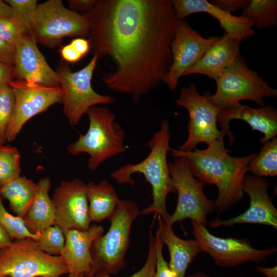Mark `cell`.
<instances>
[{"mask_svg":"<svg viewBox=\"0 0 277 277\" xmlns=\"http://www.w3.org/2000/svg\"><path fill=\"white\" fill-rule=\"evenodd\" d=\"M248 171L254 176L263 177L277 175V138L263 144L260 153L248 166Z\"/></svg>","mask_w":277,"mask_h":277,"instance_id":"27","label":"cell"},{"mask_svg":"<svg viewBox=\"0 0 277 277\" xmlns=\"http://www.w3.org/2000/svg\"><path fill=\"white\" fill-rule=\"evenodd\" d=\"M15 80L47 87H60L57 73L47 62L34 37L26 34L15 47L13 64Z\"/></svg>","mask_w":277,"mask_h":277,"instance_id":"17","label":"cell"},{"mask_svg":"<svg viewBox=\"0 0 277 277\" xmlns=\"http://www.w3.org/2000/svg\"><path fill=\"white\" fill-rule=\"evenodd\" d=\"M219 39L204 37L185 20H180L170 44L172 64L164 80L170 90L176 88L180 78Z\"/></svg>","mask_w":277,"mask_h":277,"instance_id":"14","label":"cell"},{"mask_svg":"<svg viewBox=\"0 0 277 277\" xmlns=\"http://www.w3.org/2000/svg\"><path fill=\"white\" fill-rule=\"evenodd\" d=\"M104 232L102 226L93 224L86 230L71 229L65 234V245L60 256L68 274L90 277L93 266L91 248Z\"/></svg>","mask_w":277,"mask_h":277,"instance_id":"18","label":"cell"},{"mask_svg":"<svg viewBox=\"0 0 277 277\" xmlns=\"http://www.w3.org/2000/svg\"><path fill=\"white\" fill-rule=\"evenodd\" d=\"M240 44L224 33L184 76L201 74L216 80L240 55Z\"/></svg>","mask_w":277,"mask_h":277,"instance_id":"21","label":"cell"},{"mask_svg":"<svg viewBox=\"0 0 277 277\" xmlns=\"http://www.w3.org/2000/svg\"><path fill=\"white\" fill-rule=\"evenodd\" d=\"M11 8L13 17L23 28L28 34L31 16L35 10L38 3L36 0H6L4 1Z\"/></svg>","mask_w":277,"mask_h":277,"instance_id":"32","label":"cell"},{"mask_svg":"<svg viewBox=\"0 0 277 277\" xmlns=\"http://www.w3.org/2000/svg\"><path fill=\"white\" fill-rule=\"evenodd\" d=\"M241 277H244V276H241Z\"/></svg>","mask_w":277,"mask_h":277,"instance_id":"48","label":"cell"},{"mask_svg":"<svg viewBox=\"0 0 277 277\" xmlns=\"http://www.w3.org/2000/svg\"><path fill=\"white\" fill-rule=\"evenodd\" d=\"M84 15L92 53L113 64L100 75L109 89L130 95L137 103L164 82L180 21L172 0H97Z\"/></svg>","mask_w":277,"mask_h":277,"instance_id":"1","label":"cell"},{"mask_svg":"<svg viewBox=\"0 0 277 277\" xmlns=\"http://www.w3.org/2000/svg\"><path fill=\"white\" fill-rule=\"evenodd\" d=\"M14 80L13 65L0 62V87Z\"/></svg>","mask_w":277,"mask_h":277,"instance_id":"40","label":"cell"},{"mask_svg":"<svg viewBox=\"0 0 277 277\" xmlns=\"http://www.w3.org/2000/svg\"><path fill=\"white\" fill-rule=\"evenodd\" d=\"M0 277H8V276L0 275Z\"/></svg>","mask_w":277,"mask_h":277,"instance_id":"46","label":"cell"},{"mask_svg":"<svg viewBox=\"0 0 277 277\" xmlns=\"http://www.w3.org/2000/svg\"><path fill=\"white\" fill-rule=\"evenodd\" d=\"M89 214L91 222H101L109 219L120 202L116 192L106 180L98 183L86 184Z\"/></svg>","mask_w":277,"mask_h":277,"instance_id":"24","label":"cell"},{"mask_svg":"<svg viewBox=\"0 0 277 277\" xmlns=\"http://www.w3.org/2000/svg\"><path fill=\"white\" fill-rule=\"evenodd\" d=\"M157 219L156 231L169 252V268L175 277H186L189 265L201 252L199 245L194 239L185 240L180 238L174 233L172 226L165 223L160 216Z\"/></svg>","mask_w":277,"mask_h":277,"instance_id":"22","label":"cell"},{"mask_svg":"<svg viewBox=\"0 0 277 277\" xmlns=\"http://www.w3.org/2000/svg\"><path fill=\"white\" fill-rule=\"evenodd\" d=\"M175 103L185 108L189 116L187 138L178 150L191 151L199 143H204L208 146L225 137L217 128L219 110L210 103L205 93L203 95L199 93L195 84L182 87Z\"/></svg>","mask_w":277,"mask_h":277,"instance_id":"11","label":"cell"},{"mask_svg":"<svg viewBox=\"0 0 277 277\" xmlns=\"http://www.w3.org/2000/svg\"><path fill=\"white\" fill-rule=\"evenodd\" d=\"M186 277H210V276L204 272H199L197 273H195L194 274H192L186 276Z\"/></svg>","mask_w":277,"mask_h":277,"instance_id":"44","label":"cell"},{"mask_svg":"<svg viewBox=\"0 0 277 277\" xmlns=\"http://www.w3.org/2000/svg\"><path fill=\"white\" fill-rule=\"evenodd\" d=\"M0 17H13L11 8L4 1L1 0H0Z\"/></svg>","mask_w":277,"mask_h":277,"instance_id":"43","label":"cell"},{"mask_svg":"<svg viewBox=\"0 0 277 277\" xmlns=\"http://www.w3.org/2000/svg\"><path fill=\"white\" fill-rule=\"evenodd\" d=\"M156 266V250L155 235L149 231V250L146 262L138 271L128 277H154ZM92 277H111L106 274H98Z\"/></svg>","mask_w":277,"mask_h":277,"instance_id":"35","label":"cell"},{"mask_svg":"<svg viewBox=\"0 0 277 277\" xmlns=\"http://www.w3.org/2000/svg\"><path fill=\"white\" fill-rule=\"evenodd\" d=\"M20 160L16 148L9 145L0 148V187L20 175Z\"/></svg>","mask_w":277,"mask_h":277,"instance_id":"29","label":"cell"},{"mask_svg":"<svg viewBox=\"0 0 277 277\" xmlns=\"http://www.w3.org/2000/svg\"><path fill=\"white\" fill-rule=\"evenodd\" d=\"M51 181L46 177L36 183L33 202L23 220L32 233L40 232L47 227L54 225V209L49 194Z\"/></svg>","mask_w":277,"mask_h":277,"instance_id":"23","label":"cell"},{"mask_svg":"<svg viewBox=\"0 0 277 277\" xmlns=\"http://www.w3.org/2000/svg\"><path fill=\"white\" fill-rule=\"evenodd\" d=\"M211 3L219 8L231 13L240 9L243 10L248 5V0H214L210 1Z\"/></svg>","mask_w":277,"mask_h":277,"instance_id":"37","label":"cell"},{"mask_svg":"<svg viewBox=\"0 0 277 277\" xmlns=\"http://www.w3.org/2000/svg\"><path fill=\"white\" fill-rule=\"evenodd\" d=\"M241 16L247 18L258 30L277 25L276 0H251Z\"/></svg>","mask_w":277,"mask_h":277,"instance_id":"26","label":"cell"},{"mask_svg":"<svg viewBox=\"0 0 277 277\" xmlns=\"http://www.w3.org/2000/svg\"><path fill=\"white\" fill-rule=\"evenodd\" d=\"M154 235L156 250V266L154 277H175L163 256V248L164 244L157 231Z\"/></svg>","mask_w":277,"mask_h":277,"instance_id":"36","label":"cell"},{"mask_svg":"<svg viewBox=\"0 0 277 277\" xmlns=\"http://www.w3.org/2000/svg\"><path fill=\"white\" fill-rule=\"evenodd\" d=\"M97 0H68L69 9L73 12L86 14L94 7Z\"/></svg>","mask_w":277,"mask_h":277,"instance_id":"38","label":"cell"},{"mask_svg":"<svg viewBox=\"0 0 277 277\" xmlns=\"http://www.w3.org/2000/svg\"><path fill=\"white\" fill-rule=\"evenodd\" d=\"M12 242L11 239L0 225V249L7 247Z\"/></svg>","mask_w":277,"mask_h":277,"instance_id":"42","label":"cell"},{"mask_svg":"<svg viewBox=\"0 0 277 277\" xmlns=\"http://www.w3.org/2000/svg\"><path fill=\"white\" fill-rule=\"evenodd\" d=\"M2 146H3V145H0V148H1V147H2Z\"/></svg>","mask_w":277,"mask_h":277,"instance_id":"47","label":"cell"},{"mask_svg":"<svg viewBox=\"0 0 277 277\" xmlns=\"http://www.w3.org/2000/svg\"><path fill=\"white\" fill-rule=\"evenodd\" d=\"M271 184L263 177L246 175L243 190L250 199L249 207L238 216L222 220L215 219L209 222L210 227L231 226L240 224H256L269 226L277 229V210L268 193Z\"/></svg>","mask_w":277,"mask_h":277,"instance_id":"16","label":"cell"},{"mask_svg":"<svg viewBox=\"0 0 277 277\" xmlns=\"http://www.w3.org/2000/svg\"><path fill=\"white\" fill-rule=\"evenodd\" d=\"M256 270L263 274L264 277H277V266L271 267L256 266Z\"/></svg>","mask_w":277,"mask_h":277,"instance_id":"41","label":"cell"},{"mask_svg":"<svg viewBox=\"0 0 277 277\" xmlns=\"http://www.w3.org/2000/svg\"><path fill=\"white\" fill-rule=\"evenodd\" d=\"M86 114L89 122L86 133L80 134L78 139L68 146L67 151L72 155L87 153L88 168L94 171L107 159L126 150L125 133L107 107L93 106Z\"/></svg>","mask_w":277,"mask_h":277,"instance_id":"4","label":"cell"},{"mask_svg":"<svg viewBox=\"0 0 277 277\" xmlns=\"http://www.w3.org/2000/svg\"><path fill=\"white\" fill-rule=\"evenodd\" d=\"M8 85L15 98L13 115L7 136V142H11L30 118L53 104L61 103L62 91L60 86L47 87L25 81L14 80Z\"/></svg>","mask_w":277,"mask_h":277,"instance_id":"13","label":"cell"},{"mask_svg":"<svg viewBox=\"0 0 277 277\" xmlns=\"http://www.w3.org/2000/svg\"><path fill=\"white\" fill-rule=\"evenodd\" d=\"M98 62L93 54L82 69L73 72L70 67L61 62L56 70L62 91L63 113L72 126H76L88 109L95 106L112 104L115 99L95 91L91 86L94 70Z\"/></svg>","mask_w":277,"mask_h":277,"instance_id":"9","label":"cell"},{"mask_svg":"<svg viewBox=\"0 0 277 277\" xmlns=\"http://www.w3.org/2000/svg\"><path fill=\"white\" fill-rule=\"evenodd\" d=\"M15 106L13 92L10 86L0 87V145L7 142L8 131L12 121Z\"/></svg>","mask_w":277,"mask_h":277,"instance_id":"30","label":"cell"},{"mask_svg":"<svg viewBox=\"0 0 277 277\" xmlns=\"http://www.w3.org/2000/svg\"><path fill=\"white\" fill-rule=\"evenodd\" d=\"M233 119L243 120L253 130L264 134V136L260 140L261 144L271 140L277 135V110L272 105H266L254 108L240 103L229 109L219 111L217 122L221 128L220 130L228 136L230 144L234 141V136L229 123Z\"/></svg>","mask_w":277,"mask_h":277,"instance_id":"20","label":"cell"},{"mask_svg":"<svg viewBox=\"0 0 277 277\" xmlns=\"http://www.w3.org/2000/svg\"><path fill=\"white\" fill-rule=\"evenodd\" d=\"M15 49L0 36V62L13 65Z\"/></svg>","mask_w":277,"mask_h":277,"instance_id":"39","label":"cell"},{"mask_svg":"<svg viewBox=\"0 0 277 277\" xmlns=\"http://www.w3.org/2000/svg\"><path fill=\"white\" fill-rule=\"evenodd\" d=\"M215 81V93L205 94L219 111L231 108L239 104L240 101L246 100L261 107L264 105V97L277 96V90L269 86L255 71L250 69L240 55Z\"/></svg>","mask_w":277,"mask_h":277,"instance_id":"6","label":"cell"},{"mask_svg":"<svg viewBox=\"0 0 277 277\" xmlns=\"http://www.w3.org/2000/svg\"><path fill=\"white\" fill-rule=\"evenodd\" d=\"M168 166L177 201L175 211L165 223L173 226L177 222L189 219L206 227L207 216L215 208L214 201L204 192L206 185L194 175L184 158L175 157Z\"/></svg>","mask_w":277,"mask_h":277,"instance_id":"10","label":"cell"},{"mask_svg":"<svg viewBox=\"0 0 277 277\" xmlns=\"http://www.w3.org/2000/svg\"><path fill=\"white\" fill-rule=\"evenodd\" d=\"M36 183L24 176H18L0 187V195L9 202L17 216L24 218L34 199Z\"/></svg>","mask_w":277,"mask_h":277,"instance_id":"25","label":"cell"},{"mask_svg":"<svg viewBox=\"0 0 277 277\" xmlns=\"http://www.w3.org/2000/svg\"><path fill=\"white\" fill-rule=\"evenodd\" d=\"M36 241L39 249L52 255H60L64 247L65 234L62 229L56 225L47 227L40 232Z\"/></svg>","mask_w":277,"mask_h":277,"instance_id":"31","label":"cell"},{"mask_svg":"<svg viewBox=\"0 0 277 277\" xmlns=\"http://www.w3.org/2000/svg\"><path fill=\"white\" fill-rule=\"evenodd\" d=\"M191 222L192 234L201 251L208 253L220 267L231 268L248 262L260 263L277 251L274 246L254 248L246 239L215 236L205 226L194 221Z\"/></svg>","mask_w":277,"mask_h":277,"instance_id":"12","label":"cell"},{"mask_svg":"<svg viewBox=\"0 0 277 277\" xmlns=\"http://www.w3.org/2000/svg\"><path fill=\"white\" fill-rule=\"evenodd\" d=\"M170 124L163 120L160 129L148 142L150 149L148 155L141 162L128 164L113 171L111 177L117 183L134 186L135 182L131 176L135 173L142 174L152 188V202L141 211V214L154 213L160 216L165 222L170 216L166 207V199L170 193H175L170 176L167 154L172 148L169 145Z\"/></svg>","mask_w":277,"mask_h":277,"instance_id":"3","label":"cell"},{"mask_svg":"<svg viewBox=\"0 0 277 277\" xmlns=\"http://www.w3.org/2000/svg\"><path fill=\"white\" fill-rule=\"evenodd\" d=\"M66 277H85V276H82V275H73L68 274V275Z\"/></svg>","mask_w":277,"mask_h":277,"instance_id":"45","label":"cell"},{"mask_svg":"<svg viewBox=\"0 0 277 277\" xmlns=\"http://www.w3.org/2000/svg\"><path fill=\"white\" fill-rule=\"evenodd\" d=\"M221 137L204 149L195 148L182 151L172 148L173 157H183L194 175L206 184L215 185L218 190L214 201L218 214L231 209L244 196L243 182L248 171V166L255 155L233 157L224 146Z\"/></svg>","mask_w":277,"mask_h":277,"instance_id":"2","label":"cell"},{"mask_svg":"<svg viewBox=\"0 0 277 277\" xmlns=\"http://www.w3.org/2000/svg\"><path fill=\"white\" fill-rule=\"evenodd\" d=\"M140 214L141 211L135 201L120 200L108 219L110 226L108 231L92 245L93 266L90 277L115 274L125 268V258L130 243L132 225Z\"/></svg>","mask_w":277,"mask_h":277,"instance_id":"5","label":"cell"},{"mask_svg":"<svg viewBox=\"0 0 277 277\" xmlns=\"http://www.w3.org/2000/svg\"><path fill=\"white\" fill-rule=\"evenodd\" d=\"M60 255L44 252L36 241L14 240L0 249V275L8 277H61L68 274Z\"/></svg>","mask_w":277,"mask_h":277,"instance_id":"8","label":"cell"},{"mask_svg":"<svg viewBox=\"0 0 277 277\" xmlns=\"http://www.w3.org/2000/svg\"><path fill=\"white\" fill-rule=\"evenodd\" d=\"M0 225L6 231L11 240L31 239L37 241L39 232L34 233L27 228L23 218L13 215L5 208L0 195Z\"/></svg>","mask_w":277,"mask_h":277,"instance_id":"28","label":"cell"},{"mask_svg":"<svg viewBox=\"0 0 277 277\" xmlns=\"http://www.w3.org/2000/svg\"><path fill=\"white\" fill-rule=\"evenodd\" d=\"M27 34L22 26L13 17H0V36L15 49Z\"/></svg>","mask_w":277,"mask_h":277,"instance_id":"33","label":"cell"},{"mask_svg":"<svg viewBox=\"0 0 277 277\" xmlns=\"http://www.w3.org/2000/svg\"><path fill=\"white\" fill-rule=\"evenodd\" d=\"M90 50L88 38L77 37L63 46L60 53L62 58L69 63H75L82 59Z\"/></svg>","mask_w":277,"mask_h":277,"instance_id":"34","label":"cell"},{"mask_svg":"<svg viewBox=\"0 0 277 277\" xmlns=\"http://www.w3.org/2000/svg\"><path fill=\"white\" fill-rule=\"evenodd\" d=\"M89 30L85 15L67 9L61 0H49L38 4L31 16L28 34L37 43L52 48L65 37L88 38Z\"/></svg>","mask_w":277,"mask_h":277,"instance_id":"7","label":"cell"},{"mask_svg":"<svg viewBox=\"0 0 277 277\" xmlns=\"http://www.w3.org/2000/svg\"><path fill=\"white\" fill-rule=\"evenodd\" d=\"M172 3L180 20H184L195 13H207L219 22L224 33L240 43L255 34L252 25L247 18L226 12L206 0H172Z\"/></svg>","mask_w":277,"mask_h":277,"instance_id":"19","label":"cell"},{"mask_svg":"<svg viewBox=\"0 0 277 277\" xmlns=\"http://www.w3.org/2000/svg\"><path fill=\"white\" fill-rule=\"evenodd\" d=\"M51 200L54 225L64 234L71 229L86 230L90 224L86 184L80 179L64 181L55 188Z\"/></svg>","mask_w":277,"mask_h":277,"instance_id":"15","label":"cell"}]
</instances>
